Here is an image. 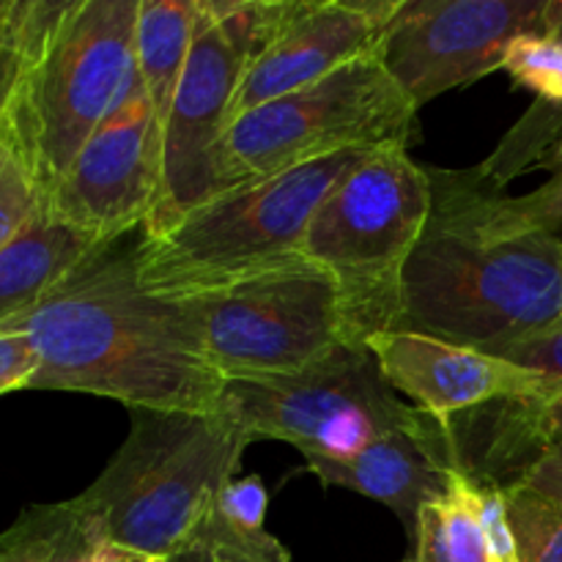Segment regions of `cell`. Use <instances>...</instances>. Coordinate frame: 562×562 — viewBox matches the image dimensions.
I'll return each instance as SVG.
<instances>
[{
  "mask_svg": "<svg viewBox=\"0 0 562 562\" xmlns=\"http://www.w3.org/2000/svg\"><path fill=\"white\" fill-rule=\"evenodd\" d=\"M214 562H217V560H214Z\"/></svg>",
  "mask_w": 562,
  "mask_h": 562,
  "instance_id": "35",
  "label": "cell"
},
{
  "mask_svg": "<svg viewBox=\"0 0 562 562\" xmlns=\"http://www.w3.org/2000/svg\"><path fill=\"white\" fill-rule=\"evenodd\" d=\"M554 148H558V151H562V137H560L558 143H554Z\"/></svg>",
  "mask_w": 562,
  "mask_h": 562,
  "instance_id": "31",
  "label": "cell"
},
{
  "mask_svg": "<svg viewBox=\"0 0 562 562\" xmlns=\"http://www.w3.org/2000/svg\"><path fill=\"white\" fill-rule=\"evenodd\" d=\"M130 415V434L77 505L110 543L146 560L203 547L214 505L252 439L223 412Z\"/></svg>",
  "mask_w": 562,
  "mask_h": 562,
  "instance_id": "4",
  "label": "cell"
},
{
  "mask_svg": "<svg viewBox=\"0 0 562 562\" xmlns=\"http://www.w3.org/2000/svg\"><path fill=\"white\" fill-rule=\"evenodd\" d=\"M547 168L552 170L547 184L527 192V195H508V206L521 223L558 234V228H562V151H558V148L549 151Z\"/></svg>",
  "mask_w": 562,
  "mask_h": 562,
  "instance_id": "25",
  "label": "cell"
},
{
  "mask_svg": "<svg viewBox=\"0 0 562 562\" xmlns=\"http://www.w3.org/2000/svg\"><path fill=\"white\" fill-rule=\"evenodd\" d=\"M148 562H165V560H148Z\"/></svg>",
  "mask_w": 562,
  "mask_h": 562,
  "instance_id": "34",
  "label": "cell"
},
{
  "mask_svg": "<svg viewBox=\"0 0 562 562\" xmlns=\"http://www.w3.org/2000/svg\"><path fill=\"white\" fill-rule=\"evenodd\" d=\"M0 562H11L9 558H5V554H0Z\"/></svg>",
  "mask_w": 562,
  "mask_h": 562,
  "instance_id": "32",
  "label": "cell"
},
{
  "mask_svg": "<svg viewBox=\"0 0 562 562\" xmlns=\"http://www.w3.org/2000/svg\"><path fill=\"white\" fill-rule=\"evenodd\" d=\"M412 547L417 562H494L481 521V486L470 472L456 467L448 492L420 510Z\"/></svg>",
  "mask_w": 562,
  "mask_h": 562,
  "instance_id": "18",
  "label": "cell"
},
{
  "mask_svg": "<svg viewBox=\"0 0 562 562\" xmlns=\"http://www.w3.org/2000/svg\"><path fill=\"white\" fill-rule=\"evenodd\" d=\"M99 247L93 236L42 203L36 217L0 250V327L38 305Z\"/></svg>",
  "mask_w": 562,
  "mask_h": 562,
  "instance_id": "16",
  "label": "cell"
},
{
  "mask_svg": "<svg viewBox=\"0 0 562 562\" xmlns=\"http://www.w3.org/2000/svg\"><path fill=\"white\" fill-rule=\"evenodd\" d=\"M366 346L390 387L442 426L497 401L552 398L560 393L549 379L503 357L409 329H387L368 338Z\"/></svg>",
  "mask_w": 562,
  "mask_h": 562,
  "instance_id": "14",
  "label": "cell"
},
{
  "mask_svg": "<svg viewBox=\"0 0 562 562\" xmlns=\"http://www.w3.org/2000/svg\"><path fill=\"white\" fill-rule=\"evenodd\" d=\"M543 36L562 44V0H547V11H543Z\"/></svg>",
  "mask_w": 562,
  "mask_h": 562,
  "instance_id": "29",
  "label": "cell"
},
{
  "mask_svg": "<svg viewBox=\"0 0 562 562\" xmlns=\"http://www.w3.org/2000/svg\"><path fill=\"white\" fill-rule=\"evenodd\" d=\"M395 329L497 357L562 322V239L521 223L481 170H434Z\"/></svg>",
  "mask_w": 562,
  "mask_h": 562,
  "instance_id": "2",
  "label": "cell"
},
{
  "mask_svg": "<svg viewBox=\"0 0 562 562\" xmlns=\"http://www.w3.org/2000/svg\"><path fill=\"white\" fill-rule=\"evenodd\" d=\"M159 195L162 126L137 77L44 203L99 245H110L146 228Z\"/></svg>",
  "mask_w": 562,
  "mask_h": 562,
  "instance_id": "12",
  "label": "cell"
},
{
  "mask_svg": "<svg viewBox=\"0 0 562 562\" xmlns=\"http://www.w3.org/2000/svg\"><path fill=\"white\" fill-rule=\"evenodd\" d=\"M201 0H140L135 31V66L159 126L168 121L190 58Z\"/></svg>",
  "mask_w": 562,
  "mask_h": 562,
  "instance_id": "17",
  "label": "cell"
},
{
  "mask_svg": "<svg viewBox=\"0 0 562 562\" xmlns=\"http://www.w3.org/2000/svg\"><path fill=\"white\" fill-rule=\"evenodd\" d=\"M165 562H214V558L206 547H192V549H187V552L176 554V558H170Z\"/></svg>",
  "mask_w": 562,
  "mask_h": 562,
  "instance_id": "30",
  "label": "cell"
},
{
  "mask_svg": "<svg viewBox=\"0 0 562 562\" xmlns=\"http://www.w3.org/2000/svg\"><path fill=\"white\" fill-rule=\"evenodd\" d=\"M519 562H562V499L527 483L505 488Z\"/></svg>",
  "mask_w": 562,
  "mask_h": 562,
  "instance_id": "21",
  "label": "cell"
},
{
  "mask_svg": "<svg viewBox=\"0 0 562 562\" xmlns=\"http://www.w3.org/2000/svg\"><path fill=\"white\" fill-rule=\"evenodd\" d=\"M404 562H417V560H415V558H412V554H409V558H406Z\"/></svg>",
  "mask_w": 562,
  "mask_h": 562,
  "instance_id": "33",
  "label": "cell"
},
{
  "mask_svg": "<svg viewBox=\"0 0 562 562\" xmlns=\"http://www.w3.org/2000/svg\"><path fill=\"white\" fill-rule=\"evenodd\" d=\"M267 488L258 475H236L220 494L203 532L217 562H291L289 549L267 530Z\"/></svg>",
  "mask_w": 562,
  "mask_h": 562,
  "instance_id": "19",
  "label": "cell"
},
{
  "mask_svg": "<svg viewBox=\"0 0 562 562\" xmlns=\"http://www.w3.org/2000/svg\"><path fill=\"white\" fill-rule=\"evenodd\" d=\"M417 108L376 53L241 113L225 132L231 187L346 151L409 146Z\"/></svg>",
  "mask_w": 562,
  "mask_h": 562,
  "instance_id": "7",
  "label": "cell"
},
{
  "mask_svg": "<svg viewBox=\"0 0 562 562\" xmlns=\"http://www.w3.org/2000/svg\"><path fill=\"white\" fill-rule=\"evenodd\" d=\"M519 483L538 488V492L549 494V497L562 499V445L549 448L530 470L525 472Z\"/></svg>",
  "mask_w": 562,
  "mask_h": 562,
  "instance_id": "28",
  "label": "cell"
},
{
  "mask_svg": "<svg viewBox=\"0 0 562 562\" xmlns=\"http://www.w3.org/2000/svg\"><path fill=\"white\" fill-rule=\"evenodd\" d=\"M431 214V176L406 146L360 154L311 220L305 256L338 280L349 344L395 329L401 272Z\"/></svg>",
  "mask_w": 562,
  "mask_h": 562,
  "instance_id": "6",
  "label": "cell"
},
{
  "mask_svg": "<svg viewBox=\"0 0 562 562\" xmlns=\"http://www.w3.org/2000/svg\"><path fill=\"white\" fill-rule=\"evenodd\" d=\"M497 357L525 368V371H532L538 373V376L549 379L554 387L562 390V322L543 329V333L532 335V338H525L519 340V344L508 346V349L499 351Z\"/></svg>",
  "mask_w": 562,
  "mask_h": 562,
  "instance_id": "26",
  "label": "cell"
},
{
  "mask_svg": "<svg viewBox=\"0 0 562 562\" xmlns=\"http://www.w3.org/2000/svg\"><path fill=\"white\" fill-rule=\"evenodd\" d=\"M44 195L11 143L0 135V250L36 217Z\"/></svg>",
  "mask_w": 562,
  "mask_h": 562,
  "instance_id": "23",
  "label": "cell"
},
{
  "mask_svg": "<svg viewBox=\"0 0 562 562\" xmlns=\"http://www.w3.org/2000/svg\"><path fill=\"white\" fill-rule=\"evenodd\" d=\"M38 371V355L22 333H0V395L27 390Z\"/></svg>",
  "mask_w": 562,
  "mask_h": 562,
  "instance_id": "27",
  "label": "cell"
},
{
  "mask_svg": "<svg viewBox=\"0 0 562 562\" xmlns=\"http://www.w3.org/2000/svg\"><path fill=\"white\" fill-rule=\"evenodd\" d=\"M108 538L77 499L25 510L0 536V554L11 562H99Z\"/></svg>",
  "mask_w": 562,
  "mask_h": 562,
  "instance_id": "20",
  "label": "cell"
},
{
  "mask_svg": "<svg viewBox=\"0 0 562 562\" xmlns=\"http://www.w3.org/2000/svg\"><path fill=\"white\" fill-rule=\"evenodd\" d=\"M27 55V0H0V124Z\"/></svg>",
  "mask_w": 562,
  "mask_h": 562,
  "instance_id": "24",
  "label": "cell"
},
{
  "mask_svg": "<svg viewBox=\"0 0 562 562\" xmlns=\"http://www.w3.org/2000/svg\"><path fill=\"white\" fill-rule=\"evenodd\" d=\"M514 82L538 93V102L562 104V44L543 33L519 36L505 53L503 66Z\"/></svg>",
  "mask_w": 562,
  "mask_h": 562,
  "instance_id": "22",
  "label": "cell"
},
{
  "mask_svg": "<svg viewBox=\"0 0 562 562\" xmlns=\"http://www.w3.org/2000/svg\"><path fill=\"white\" fill-rule=\"evenodd\" d=\"M140 231L93 250L0 333L27 335L36 349L27 390L99 395L126 409L220 412L225 379L209 360L190 302L143 285Z\"/></svg>",
  "mask_w": 562,
  "mask_h": 562,
  "instance_id": "1",
  "label": "cell"
},
{
  "mask_svg": "<svg viewBox=\"0 0 562 562\" xmlns=\"http://www.w3.org/2000/svg\"><path fill=\"white\" fill-rule=\"evenodd\" d=\"M220 412L250 439L294 445L305 459H351L395 428L420 426L368 346L340 344L283 376L225 379Z\"/></svg>",
  "mask_w": 562,
  "mask_h": 562,
  "instance_id": "8",
  "label": "cell"
},
{
  "mask_svg": "<svg viewBox=\"0 0 562 562\" xmlns=\"http://www.w3.org/2000/svg\"><path fill=\"white\" fill-rule=\"evenodd\" d=\"M187 302L223 379L283 376L349 344L338 280L307 256Z\"/></svg>",
  "mask_w": 562,
  "mask_h": 562,
  "instance_id": "9",
  "label": "cell"
},
{
  "mask_svg": "<svg viewBox=\"0 0 562 562\" xmlns=\"http://www.w3.org/2000/svg\"><path fill=\"white\" fill-rule=\"evenodd\" d=\"M140 0H27V55L0 135L47 198L137 80Z\"/></svg>",
  "mask_w": 562,
  "mask_h": 562,
  "instance_id": "3",
  "label": "cell"
},
{
  "mask_svg": "<svg viewBox=\"0 0 562 562\" xmlns=\"http://www.w3.org/2000/svg\"><path fill=\"white\" fill-rule=\"evenodd\" d=\"M305 467L324 486L387 505L415 541L420 510L448 492L461 464L450 428L426 415L420 426L395 428L351 459H305Z\"/></svg>",
  "mask_w": 562,
  "mask_h": 562,
  "instance_id": "15",
  "label": "cell"
},
{
  "mask_svg": "<svg viewBox=\"0 0 562 562\" xmlns=\"http://www.w3.org/2000/svg\"><path fill=\"white\" fill-rule=\"evenodd\" d=\"M247 60L201 0L190 58L162 126V195L143 231L157 234L190 209L231 190L225 132Z\"/></svg>",
  "mask_w": 562,
  "mask_h": 562,
  "instance_id": "11",
  "label": "cell"
},
{
  "mask_svg": "<svg viewBox=\"0 0 562 562\" xmlns=\"http://www.w3.org/2000/svg\"><path fill=\"white\" fill-rule=\"evenodd\" d=\"M366 151H346L245 181L190 209L157 234L140 231L137 272L159 296L206 294L305 256L311 220Z\"/></svg>",
  "mask_w": 562,
  "mask_h": 562,
  "instance_id": "5",
  "label": "cell"
},
{
  "mask_svg": "<svg viewBox=\"0 0 562 562\" xmlns=\"http://www.w3.org/2000/svg\"><path fill=\"white\" fill-rule=\"evenodd\" d=\"M547 0H404L379 58L417 110L503 66L510 44L543 33Z\"/></svg>",
  "mask_w": 562,
  "mask_h": 562,
  "instance_id": "10",
  "label": "cell"
},
{
  "mask_svg": "<svg viewBox=\"0 0 562 562\" xmlns=\"http://www.w3.org/2000/svg\"><path fill=\"white\" fill-rule=\"evenodd\" d=\"M404 0H291L274 42L245 69L231 121L376 53Z\"/></svg>",
  "mask_w": 562,
  "mask_h": 562,
  "instance_id": "13",
  "label": "cell"
}]
</instances>
